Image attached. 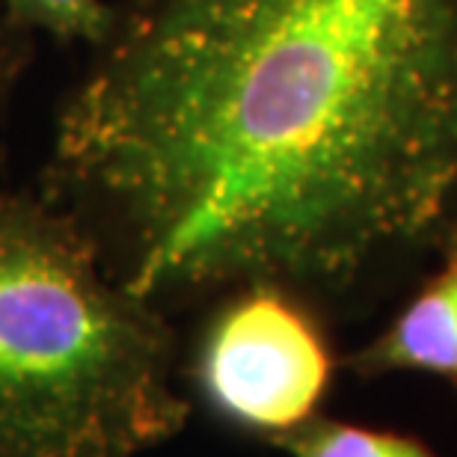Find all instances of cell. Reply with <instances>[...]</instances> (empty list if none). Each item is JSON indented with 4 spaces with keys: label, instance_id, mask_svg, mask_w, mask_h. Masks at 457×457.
I'll use <instances>...</instances> for the list:
<instances>
[{
    "label": "cell",
    "instance_id": "cell-2",
    "mask_svg": "<svg viewBox=\"0 0 457 457\" xmlns=\"http://www.w3.org/2000/svg\"><path fill=\"white\" fill-rule=\"evenodd\" d=\"M181 339L39 190L0 176V457H137L185 431Z\"/></svg>",
    "mask_w": 457,
    "mask_h": 457
},
{
    "label": "cell",
    "instance_id": "cell-1",
    "mask_svg": "<svg viewBox=\"0 0 457 457\" xmlns=\"http://www.w3.org/2000/svg\"><path fill=\"white\" fill-rule=\"evenodd\" d=\"M36 190L170 318H360L457 237V0H125Z\"/></svg>",
    "mask_w": 457,
    "mask_h": 457
},
{
    "label": "cell",
    "instance_id": "cell-3",
    "mask_svg": "<svg viewBox=\"0 0 457 457\" xmlns=\"http://www.w3.org/2000/svg\"><path fill=\"white\" fill-rule=\"evenodd\" d=\"M199 312L181 378L217 422L270 445L318 416L336 371L330 321L318 309L250 286Z\"/></svg>",
    "mask_w": 457,
    "mask_h": 457
},
{
    "label": "cell",
    "instance_id": "cell-7",
    "mask_svg": "<svg viewBox=\"0 0 457 457\" xmlns=\"http://www.w3.org/2000/svg\"><path fill=\"white\" fill-rule=\"evenodd\" d=\"M33 57H36V33L18 24L9 15L6 4L0 0V176H6V140H4L6 116Z\"/></svg>",
    "mask_w": 457,
    "mask_h": 457
},
{
    "label": "cell",
    "instance_id": "cell-4",
    "mask_svg": "<svg viewBox=\"0 0 457 457\" xmlns=\"http://www.w3.org/2000/svg\"><path fill=\"white\" fill-rule=\"evenodd\" d=\"M362 380L383 374H431L457 392V237L422 273L407 303L383 330L345 356Z\"/></svg>",
    "mask_w": 457,
    "mask_h": 457
},
{
    "label": "cell",
    "instance_id": "cell-6",
    "mask_svg": "<svg viewBox=\"0 0 457 457\" xmlns=\"http://www.w3.org/2000/svg\"><path fill=\"white\" fill-rule=\"evenodd\" d=\"M9 15L30 33L57 42L98 45L113 24L116 6L107 0H4Z\"/></svg>",
    "mask_w": 457,
    "mask_h": 457
},
{
    "label": "cell",
    "instance_id": "cell-5",
    "mask_svg": "<svg viewBox=\"0 0 457 457\" xmlns=\"http://www.w3.org/2000/svg\"><path fill=\"white\" fill-rule=\"evenodd\" d=\"M270 445L288 457H436L413 436L342 422L321 413L277 436Z\"/></svg>",
    "mask_w": 457,
    "mask_h": 457
}]
</instances>
